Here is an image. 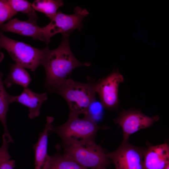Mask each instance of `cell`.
I'll use <instances>...</instances> for the list:
<instances>
[{
  "instance_id": "6da1fadb",
  "label": "cell",
  "mask_w": 169,
  "mask_h": 169,
  "mask_svg": "<svg viewBox=\"0 0 169 169\" xmlns=\"http://www.w3.org/2000/svg\"><path fill=\"white\" fill-rule=\"evenodd\" d=\"M90 64L81 63L75 57L70 50L68 37L63 36L61 43L57 48L51 50L47 46L42 64L46 73L45 87L50 91H55L74 69Z\"/></svg>"
},
{
  "instance_id": "7a4b0ae2",
  "label": "cell",
  "mask_w": 169,
  "mask_h": 169,
  "mask_svg": "<svg viewBox=\"0 0 169 169\" xmlns=\"http://www.w3.org/2000/svg\"><path fill=\"white\" fill-rule=\"evenodd\" d=\"M64 154L88 169L106 167L110 162L103 148L94 140L63 144Z\"/></svg>"
},
{
  "instance_id": "3957f363",
  "label": "cell",
  "mask_w": 169,
  "mask_h": 169,
  "mask_svg": "<svg viewBox=\"0 0 169 169\" xmlns=\"http://www.w3.org/2000/svg\"><path fill=\"white\" fill-rule=\"evenodd\" d=\"M95 84L83 83L67 79L55 90L67 103L69 115H84L90 104L95 100Z\"/></svg>"
},
{
  "instance_id": "277c9868",
  "label": "cell",
  "mask_w": 169,
  "mask_h": 169,
  "mask_svg": "<svg viewBox=\"0 0 169 169\" xmlns=\"http://www.w3.org/2000/svg\"><path fill=\"white\" fill-rule=\"evenodd\" d=\"M47 47L43 49L35 48L9 38L0 31V50L5 49L16 64L32 71L42 65Z\"/></svg>"
},
{
  "instance_id": "5b68a950",
  "label": "cell",
  "mask_w": 169,
  "mask_h": 169,
  "mask_svg": "<svg viewBox=\"0 0 169 169\" xmlns=\"http://www.w3.org/2000/svg\"><path fill=\"white\" fill-rule=\"evenodd\" d=\"M100 127L97 123L84 117L69 115L64 124L53 127L52 131L57 133L61 138L63 144L76 141L94 140Z\"/></svg>"
},
{
  "instance_id": "8992f818",
  "label": "cell",
  "mask_w": 169,
  "mask_h": 169,
  "mask_svg": "<svg viewBox=\"0 0 169 169\" xmlns=\"http://www.w3.org/2000/svg\"><path fill=\"white\" fill-rule=\"evenodd\" d=\"M89 14L86 9L79 7L75 8L74 13L72 14H65L60 11L57 12L51 22L43 27L45 44L48 45L51 37L58 33L68 37L75 29L80 30L83 20Z\"/></svg>"
},
{
  "instance_id": "52a82bcc",
  "label": "cell",
  "mask_w": 169,
  "mask_h": 169,
  "mask_svg": "<svg viewBox=\"0 0 169 169\" xmlns=\"http://www.w3.org/2000/svg\"><path fill=\"white\" fill-rule=\"evenodd\" d=\"M145 150L128 141L122 142L116 150L106 154L114 164L115 169H144Z\"/></svg>"
},
{
  "instance_id": "ba28073f",
  "label": "cell",
  "mask_w": 169,
  "mask_h": 169,
  "mask_svg": "<svg viewBox=\"0 0 169 169\" xmlns=\"http://www.w3.org/2000/svg\"><path fill=\"white\" fill-rule=\"evenodd\" d=\"M159 119L158 115L149 117L135 110H123L114 120L123 132V142L128 141L131 135L137 131L149 127Z\"/></svg>"
},
{
  "instance_id": "9c48e42d",
  "label": "cell",
  "mask_w": 169,
  "mask_h": 169,
  "mask_svg": "<svg viewBox=\"0 0 169 169\" xmlns=\"http://www.w3.org/2000/svg\"><path fill=\"white\" fill-rule=\"evenodd\" d=\"M124 79L118 71L112 72L95 84V91L98 93L104 107L108 109L117 108L119 103L118 88Z\"/></svg>"
},
{
  "instance_id": "30bf717a",
  "label": "cell",
  "mask_w": 169,
  "mask_h": 169,
  "mask_svg": "<svg viewBox=\"0 0 169 169\" xmlns=\"http://www.w3.org/2000/svg\"><path fill=\"white\" fill-rule=\"evenodd\" d=\"M28 19L26 21H21L17 18L10 19L0 27V31L16 33L30 37L35 40L44 42L46 40L43 28L37 25L38 18L35 11L28 14Z\"/></svg>"
},
{
  "instance_id": "8fae6325",
  "label": "cell",
  "mask_w": 169,
  "mask_h": 169,
  "mask_svg": "<svg viewBox=\"0 0 169 169\" xmlns=\"http://www.w3.org/2000/svg\"><path fill=\"white\" fill-rule=\"evenodd\" d=\"M54 119L46 118L45 128L39 134L37 142L34 145L35 151V169H47L50 159L47 152L48 137L52 131Z\"/></svg>"
},
{
  "instance_id": "7c38bea8",
  "label": "cell",
  "mask_w": 169,
  "mask_h": 169,
  "mask_svg": "<svg viewBox=\"0 0 169 169\" xmlns=\"http://www.w3.org/2000/svg\"><path fill=\"white\" fill-rule=\"evenodd\" d=\"M169 164V146L166 143L151 146L145 150L144 169H164Z\"/></svg>"
},
{
  "instance_id": "4fadbf2b",
  "label": "cell",
  "mask_w": 169,
  "mask_h": 169,
  "mask_svg": "<svg viewBox=\"0 0 169 169\" xmlns=\"http://www.w3.org/2000/svg\"><path fill=\"white\" fill-rule=\"evenodd\" d=\"M48 99L46 93L38 94L28 88L18 95L11 96V102H17L27 106L29 109V118L33 119L38 116L43 103Z\"/></svg>"
},
{
  "instance_id": "5bb4252c",
  "label": "cell",
  "mask_w": 169,
  "mask_h": 169,
  "mask_svg": "<svg viewBox=\"0 0 169 169\" xmlns=\"http://www.w3.org/2000/svg\"><path fill=\"white\" fill-rule=\"evenodd\" d=\"M31 80L29 74L25 68L16 63L11 65L9 73L3 83L7 87L17 84L24 89L28 88Z\"/></svg>"
},
{
  "instance_id": "9a60e30c",
  "label": "cell",
  "mask_w": 169,
  "mask_h": 169,
  "mask_svg": "<svg viewBox=\"0 0 169 169\" xmlns=\"http://www.w3.org/2000/svg\"><path fill=\"white\" fill-rule=\"evenodd\" d=\"M3 54L0 52V64L3 60ZM3 74L0 71V121L3 127V135L8 138H12L9 133L7 123L6 117L8 110L9 104L11 103V95H9L6 90L2 81Z\"/></svg>"
},
{
  "instance_id": "2e32d148",
  "label": "cell",
  "mask_w": 169,
  "mask_h": 169,
  "mask_svg": "<svg viewBox=\"0 0 169 169\" xmlns=\"http://www.w3.org/2000/svg\"><path fill=\"white\" fill-rule=\"evenodd\" d=\"M47 169H88L63 154L50 156Z\"/></svg>"
},
{
  "instance_id": "e0dca14e",
  "label": "cell",
  "mask_w": 169,
  "mask_h": 169,
  "mask_svg": "<svg viewBox=\"0 0 169 169\" xmlns=\"http://www.w3.org/2000/svg\"><path fill=\"white\" fill-rule=\"evenodd\" d=\"M63 5V1L60 0H36L32 3L35 11L44 13L51 20L56 14L58 9Z\"/></svg>"
},
{
  "instance_id": "ac0fdd59",
  "label": "cell",
  "mask_w": 169,
  "mask_h": 169,
  "mask_svg": "<svg viewBox=\"0 0 169 169\" xmlns=\"http://www.w3.org/2000/svg\"><path fill=\"white\" fill-rule=\"evenodd\" d=\"M3 143L0 147V169H14L15 162L11 160L8 147L10 141L4 135L2 136Z\"/></svg>"
},
{
  "instance_id": "d6986e66",
  "label": "cell",
  "mask_w": 169,
  "mask_h": 169,
  "mask_svg": "<svg viewBox=\"0 0 169 169\" xmlns=\"http://www.w3.org/2000/svg\"><path fill=\"white\" fill-rule=\"evenodd\" d=\"M103 107L101 102L95 100L89 106L84 117L97 123L101 117Z\"/></svg>"
},
{
  "instance_id": "ffe728a7",
  "label": "cell",
  "mask_w": 169,
  "mask_h": 169,
  "mask_svg": "<svg viewBox=\"0 0 169 169\" xmlns=\"http://www.w3.org/2000/svg\"><path fill=\"white\" fill-rule=\"evenodd\" d=\"M13 9L17 13L18 12L28 14L35 10L32 6V3L24 0H8Z\"/></svg>"
},
{
  "instance_id": "44dd1931",
  "label": "cell",
  "mask_w": 169,
  "mask_h": 169,
  "mask_svg": "<svg viewBox=\"0 0 169 169\" xmlns=\"http://www.w3.org/2000/svg\"><path fill=\"white\" fill-rule=\"evenodd\" d=\"M17 13L13 9L8 0H0V27Z\"/></svg>"
},
{
  "instance_id": "7402d4cb",
  "label": "cell",
  "mask_w": 169,
  "mask_h": 169,
  "mask_svg": "<svg viewBox=\"0 0 169 169\" xmlns=\"http://www.w3.org/2000/svg\"><path fill=\"white\" fill-rule=\"evenodd\" d=\"M164 169H169V164Z\"/></svg>"
},
{
  "instance_id": "603a6c76",
  "label": "cell",
  "mask_w": 169,
  "mask_h": 169,
  "mask_svg": "<svg viewBox=\"0 0 169 169\" xmlns=\"http://www.w3.org/2000/svg\"><path fill=\"white\" fill-rule=\"evenodd\" d=\"M99 169H106V167L102 168H100Z\"/></svg>"
}]
</instances>
